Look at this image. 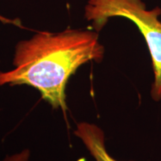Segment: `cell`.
I'll list each match as a JSON object with an SVG mask.
<instances>
[{
	"label": "cell",
	"instance_id": "obj_1",
	"mask_svg": "<svg viewBox=\"0 0 161 161\" xmlns=\"http://www.w3.org/2000/svg\"><path fill=\"white\" fill-rule=\"evenodd\" d=\"M104 52L98 32L93 29L38 31L16 44L14 68L0 71V86H31L53 109L66 112V87L70 77L84 64L101 63Z\"/></svg>",
	"mask_w": 161,
	"mask_h": 161
},
{
	"label": "cell",
	"instance_id": "obj_2",
	"mask_svg": "<svg viewBox=\"0 0 161 161\" xmlns=\"http://www.w3.org/2000/svg\"><path fill=\"white\" fill-rule=\"evenodd\" d=\"M161 8L148 10L142 0H88L84 7V18L91 22L94 31L99 32L110 18H126L135 24L148 46L154 72L151 96L161 100Z\"/></svg>",
	"mask_w": 161,
	"mask_h": 161
},
{
	"label": "cell",
	"instance_id": "obj_3",
	"mask_svg": "<svg viewBox=\"0 0 161 161\" xmlns=\"http://www.w3.org/2000/svg\"><path fill=\"white\" fill-rule=\"evenodd\" d=\"M74 134L82 141L96 161H119L108 153L106 148L104 132L97 125L87 122H79Z\"/></svg>",
	"mask_w": 161,
	"mask_h": 161
},
{
	"label": "cell",
	"instance_id": "obj_4",
	"mask_svg": "<svg viewBox=\"0 0 161 161\" xmlns=\"http://www.w3.org/2000/svg\"><path fill=\"white\" fill-rule=\"evenodd\" d=\"M31 158V151L28 148L14 153L11 155H7L0 161H30Z\"/></svg>",
	"mask_w": 161,
	"mask_h": 161
},
{
	"label": "cell",
	"instance_id": "obj_5",
	"mask_svg": "<svg viewBox=\"0 0 161 161\" xmlns=\"http://www.w3.org/2000/svg\"><path fill=\"white\" fill-rule=\"evenodd\" d=\"M0 22L4 24H12V25L18 26V27H22L21 23L18 19H9V18L0 15Z\"/></svg>",
	"mask_w": 161,
	"mask_h": 161
}]
</instances>
